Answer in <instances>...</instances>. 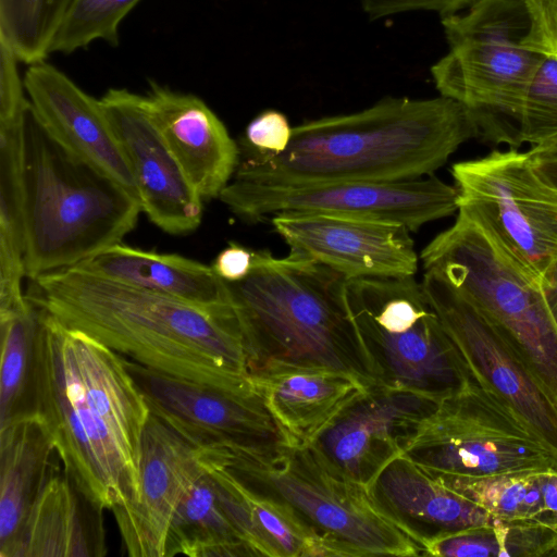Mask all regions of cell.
I'll use <instances>...</instances> for the list:
<instances>
[{"instance_id":"6da1fadb","label":"cell","mask_w":557,"mask_h":557,"mask_svg":"<svg viewBox=\"0 0 557 557\" xmlns=\"http://www.w3.org/2000/svg\"><path fill=\"white\" fill-rule=\"evenodd\" d=\"M40 311L37 416L75 487L112 510L136 493L149 406L124 356Z\"/></svg>"},{"instance_id":"7a4b0ae2","label":"cell","mask_w":557,"mask_h":557,"mask_svg":"<svg viewBox=\"0 0 557 557\" xmlns=\"http://www.w3.org/2000/svg\"><path fill=\"white\" fill-rule=\"evenodd\" d=\"M27 299L65 325L154 371L255 393L232 307H203L74 267L29 278Z\"/></svg>"},{"instance_id":"3957f363","label":"cell","mask_w":557,"mask_h":557,"mask_svg":"<svg viewBox=\"0 0 557 557\" xmlns=\"http://www.w3.org/2000/svg\"><path fill=\"white\" fill-rule=\"evenodd\" d=\"M480 135L478 113L451 98H385L359 112L294 126L280 154L239 148L233 178L270 186L418 180L434 175Z\"/></svg>"},{"instance_id":"277c9868","label":"cell","mask_w":557,"mask_h":557,"mask_svg":"<svg viewBox=\"0 0 557 557\" xmlns=\"http://www.w3.org/2000/svg\"><path fill=\"white\" fill-rule=\"evenodd\" d=\"M346 281L294 252L278 258L253 250L248 276L226 282L249 372L276 362L330 368L375 383L347 301Z\"/></svg>"},{"instance_id":"5b68a950","label":"cell","mask_w":557,"mask_h":557,"mask_svg":"<svg viewBox=\"0 0 557 557\" xmlns=\"http://www.w3.org/2000/svg\"><path fill=\"white\" fill-rule=\"evenodd\" d=\"M143 212L138 197L62 147L30 103L23 137L24 267L28 278L115 245Z\"/></svg>"},{"instance_id":"8992f818","label":"cell","mask_w":557,"mask_h":557,"mask_svg":"<svg viewBox=\"0 0 557 557\" xmlns=\"http://www.w3.org/2000/svg\"><path fill=\"white\" fill-rule=\"evenodd\" d=\"M212 453L247 490L286 509L315 540L319 557L423 555L376 508L367 486L334 472L308 445Z\"/></svg>"},{"instance_id":"52a82bcc","label":"cell","mask_w":557,"mask_h":557,"mask_svg":"<svg viewBox=\"0 0 557 557\" xmlns=\"http://www.w3.org/2000/svg\"><path fill=\"white\" fill-rule=\"evenodd\" d=\"M457 213L421 251L424 271L443 277L487 318L557 407V327L540 278L480 215L466 208Z\"/></svg>"},{"instance_id":"ba28073f","label":"cell","mask_w":557,"mask_h":557,"mask_svg":"<svg viewBox=\"0 0 557 557\" xmlns=\"http://www.w3.org/2000/svg\"><path fill=\"white\" fill-rule=\"evenodd\" d=\"M375 383L442 401L478 380L414 275L346 281Z\"/></svg>"},{"instance_id":"9c48e42d","label":"cell","mask_w":557,"mask_h":557,"mask_svg":"<svg viewBox=\"0 0 557 557\" xmlns=\"http://www.w3.org/2000/svg\"><path fill=\"white\" fill-rule=\"evenodd\" d=\"M442 24L449 51L431 69L437 90L475 111L484 135L502 141L495 114L513 120L518 131L528 86L545 58L522 44L523 0H476Z\"/></svg>"},{"instance_id":"30bf717a","label":"cell","mask_w":557,"mask_h":557,"mask_svg":"<svg viewBox=\"0 0 557 557\" xmlns=\"http://www.w3.org/2000/svg\"><path fill=\"white\" fill-rule=\"evenodd\" d=\"M401 455L426 471L468 478L557 471V455L478 381L442 400Z\"/></svg>"},{"instance_id":"8fae6325","label":"cell","mask_w":557,"mask_h":557,"mask_svg":"<svg viewBox=\"0 0 557 557\" xmlns=\"http://www.w3.org/2000/svg\"><path fill=\"white\" fill-rule=\"evenodd\" d=\"M219 199L248 223L318 214L398 224L410 232L458 211V191L434 175L401 182L270 186L232 178Z\"/></svg>"},{"instance_id":"7c38bea8","label":"cell","mask_w":557,"mask_h":557,"mask_svg":"<svg viewBox=\"0 0 557 557\" xmlns=\"http://www.w3.org/2000/svg\"><path fill=\"white\" fill-rule=\"evenodd\" d=\"M451 176L458 207L480 215L541 281L557 258V187L529 151L493 150L455 163Z\"/></svg>"},{"instance_id":"4fadbf2b","label":"cell","mask_w":557,"mask_h":557,"mask_svg":"<svg viewBox=\"0 0 557 557\" xmlns=\"http://www.w3.org/2000/svg\"><path fill=\"white\" fill-rule=\"evenodd\" d=\"M422 285L478 382L557 455V407L545 389L470 300L431 271Z\"/></svg>"},{"instance_id":"5bb4252c","label":"cell","mask_w":557,"mask_h":557,"mask_svg":"<svg viewBox=\"0 0 557 557\" xmlns=\"http://www.w3.org/2000/svg\"><path fill=\"white\" fill-rule=\"evenodd\" d=\"M441 401L380 383L352 397L308 444L334 472L368 486L404 453Z\"/></svg>"},{"instance_id":"9a60e30c","label":"cell","mask_w":557,"mask_h":557,"mask_svg":"<svg viewBox=\"0 0 557 557\" xmlns=\"http://www.w3.org/2000/svg\"><path fill=\"white\" fill-rule=\"evenodd\" d=\"M124 358L150 412L193 445L205 449L231 445L265 448L284 443L257 392L225 391Z\"/></svg>"},{"instance_id":"2e32d148","label":"cell","mask_w":557,"mask_h":557,"mask_svg":"<svg viewBox=\"0 0 557 557\" xmlns=\"http://www.w3.org/2000/svg\"><path fill=\"white\" fill-rule=\"evenodd\" d=\"M100 101L128 160L143 212L172 235L197 230L203 200L165 143L146 97L111 88Z\"/></svg>"},{"instance_id":"e0dca14e","label":"cell","mask_w":557,"mask_h":557,"mask_svg":"<svg viewBox=\"0 0 557 557\" xmlns=\"http://www.w3.org/2000/svg\"><path fill=\"white\" fill-rule=\"evenodd\" d=\"M206 458L205 448L150 413L141 438L136 493L111 510L129 556H165L173 516L206 470Z\"/></svg>"},{"instance_id":"ac0fdd59","label":"cell","mask_w":557,"mask_h":557,"mask_svg":"<svg viewBox=\"0 0 557 557\" xmlns=\"http://www.w3.org/2000/svg\"><path fill=\"white\" fill-rule=\"evenodd\" d=\"M294 252L346 280L416 275L418 255L410 231L398 224L318 214L270 219Z\"/></svg>"},{"instance_id":"d6986e66","label":"cell","mask_w":557,"mask_h":557,"mask_svg":"<svg viewBox=\"0 0 557 557\" xmlns=\"http://www.w3.org/2000/svg\"><path fill=\"white\" fill-rule=\"evenodd\" d=\"M23 82L29 103L46 131L71 153L138 197L128 160L100 99L86 94L45 61L28 65Z\"/></svg>"},{"instance_id":"ffe728a7","label":"cell","mask_w":557,"mask_h":557,"mask_svg":"<svg viewBox=\"0 0 557 557\" xmlns=\"http://www.w3.org/2000/svg\"><path fill=\"white\" fill-rule=\"evenodd\" d=\"M149 110L183 172L202 200L219 198L239 162V146L200 98L150 82Z\"/></svg>"},{"instance_id":"44dd1931","label":"cell","mask_w":557,"mask_h":557,"mask_svg":"<svg viewBox=\"0 0 557 557\" xmlns=\"http://www.w3.org/2000/svg\"><path fill=\"white\" fill-rule=\"evenodd\" d=\"M367 488L376 508L422 552L445 534L497 522L403 455L387 463Z\"/></svg>"},{"instance_id":"7402d4cb","label":"cell","mask_w":557,"mask_h":557,"mask_svg":"<svg viewBox=\"0 0 557 557\" xmlns=\"http://www.w3.org/2000/svg\"><path fill=\"white\" fill-rule=\"evenodd\" d=\"M284 443L306 446L368 384L347 372L270 362L249 372Z\"/></svg>"},{"instance_id":"603a6c76","label":"cell","mask_w":557,"mask_h":557,"mask_svg":"<svg viewBox=\"0 0 557 557\" xmlns=\"http://www.w3.org/2000/svg\"><path fill=\"white\" fill-rule=\"evenodd\" d=\"M58 456L38 416L0 429V557H16L29 515Z\"/></svg>"},{"instance_id":"cb8c5ba5","label":"cell","mask_w":557,"mask_h":557,"mask_svg":"<svg viewBox=\"0 0 557 557\" xmlns=\"http://www.w3.org/2000/svg\"><path fill=\"white\" fill-rule=\"evenodd\" d=\"M73 267L203 307L228 305L226 282L212 267L176 253L147 251L119 243Z\"/></svg>"},{"instance_id":"d4e9b609","label":"cell","mask_w":557,"mask_h":557,"mask_svg":"<svg viewBox=\"0 0 557 557\" xmlns=\"http://www.w3.org/2000/svg\"><path fill=\"white\" fill-rule=\"evenodd\" d=\"M101 512L64 471H55L29 515L16 557L106 555Z\"/></svg>"},{"instance_id":"484cf974","label":"cell","mask_w":557,"mask_h":557,"mask_svg":"<svg viewBox=\"0 0 557 557\" xmlns=\"http://www.w3.org/2000/svg\"><path fill=\"white\" fill-rule=\"evenodd\" d=\"M255 556L224 503L220 486L206 470L190 485L171 521L165 556Z\"/></svg>"},{"instance_id":"4316f807","label":"cell","mask_w":557,"mask_h":557,"mask_svg":"<svg viewBox=\"0 0 557 557\" xmlns=\"http://www.w3.org/2000/svg\"><path fill=\"white\" fill-rule=\"evenodd\" d=\"M428 472L497 521L534 522L557 529V471H522L481 478Z\"/></svg>"},{"instance_id":"83f0119b","label":"cell","mask_w":557,"mask_h":557,"mask_svg":"<svg viewBox=\"0 0 557 557\" xmlns=\"http://www.w3.org/2000/svg\"><path fill=\"white\" fill-rule=\"evenodd\" d=\"M26 111L0 117V309L10 308L26 298L22 290V281L26 276L23 232V137Z\"/></svg>"},{"instance_id":"f1b7e54d","label":"cell","mask_w":557,"mask_h":557,"mask_svg":"<svg viewBox=\"0 0 557 557\" xmlns=\"http://www.w3.org/2000/svg\"><path fill=\"white\" fill-rule=\"evenodd\" d=\"M41 311L26 299L0 309V429L37 416V361Z\"/></svg>"},{"instance_id":"f546056e","label":"cell","mask_w":557,"mask_h":557,"mask_svg":"<svg viewBox=\"0 0 557 557\" xmlns=\"http://www.w3.org/2000/svg\"><path fill=\"white\" fill-rule=\"evenodd\" d=\"M423 554L441 557H557V529L534 522L487 523L429 542Z\"/></svg>"},{"instance_id":"4dcf8cb0","label":"cell","mask_w":557,"mask_h":557,"mask_svg":"<svg viewBox=\"0 0 557 557\" xmlns=\"http://www.w3.org/2000/svg\"><path fill=\"white\" fill-rule=\"evenodd\" d=\"M74 0H0V40L28 65L45 61Z\"/></svg>"},{"instance_id":"1f68e13d","label":"cell","mask_w":557,"mask_h":557,"mask_svg":"<svg viewBox=\"0 0 557 557\" xmlns=\"http://www.w3.org/2000/svg\"><path fill=\"white\" fill-rule=\"evenodd\" d=\"M140 0H74L52 42L51 53H72L95 40L119 42V27Z\"/></svg>"},{"instance_id":"d6a6232c","label":"cell","mask_w":557,"mask_h":557,"mask_svg":"<svg viewBox=\"0 0 557 557\" xmlns=\"http://www.w3.org/2000/svg\"><path fill=\"white\" fill-rule=\"evenodd\" d=\"M557 136V57L545 55L525 92L518 122L519 143L532 147Z\"/></svg>"},{"instance_id":"836d02e7","label":"cell","mask_w":557,"mask_h":557,"mask_svg":"<svg viewBox=\"0 0 557 557\" xmlns=\"http://www.w3.org/2000/svg\"><path fill=\"white\" fill-rule=\"evenodd\" d=\"M293 127L287 117L276 110H265L247 125L239 148L265 156H276L288 147Z\"/></svg>"},{"instance_id":"e575fe53","label":"cell","mask_w":557,"mask_h":557,"mask_svg":"<svg viewBox=\"0 0 557 557\" xmlns=\"http://www.w3.org/2000/svg\"><path fill=\"white\" fill-rule=\"evenodd\" d=\"M529 29L523 46L544 55L557 57V0H523Z\"/></svg>"},{"instance_id":"d590c367","label":"cell","mask_w":557,"mask_h":557,"mask_svg":"<svg viewBox=\"0 0 557 557\" xmlns=\"http://www.w3.org/2000/svg\"><path fill=\"white\" fill-rule=\"evenodd\" d=\"M476 0H361L363 10L371 17H383L411 10L438 12L442 17L455 14Z\"/></svg>"},{"instance_id":"8d00e7d4","label":"cell","mask_w":557,"mask_h":557,"mask_svg":"<svg viewBox=\"0 0 557 557\" xmlns=\"http://www.w3.org/2000/svg\"><path fill=\"white\" fill-rule=\"evenodd\" d=\"M253 250L236 243H230L214 259L212 268L225 282H238L248 276L252 269Z\"/></svg>"},{"instance_id":"74e56055","label":"cell","mask_w":557,"mask_h":557,"mask_svg":"<svg viewBox=\"0 0 557 557\" xmlns=\"http://www.w3.org/2000/svg\"><path fill=\"white\" fill-rule=\"evenodd\" d=\"M544 301L557 327V258L540 281Z\"/></svg>"},{"instance_id":"f35d334b","label":"cell","mask_w":557,"mask_h":557,"mask_svg":"<svg viewBox=\"0 0 557 557\" xmlns=\"http://www.w3.org/2000/svg\"><path fill=\"white\" fill-rule=\"evenodd\" d=\"M533 160L557 159V136L528 150Z\"/></svg>"},{"instance_id":"ab89813d","label":"cell","mask_w":557,"mask_h":557,"mask_svg":"<svg viewBox=\"0 0 557 557\" xmlns=\"http://www.w3.org/2000/svg\"><path fill=\"white\" fill-rule=\"evenodd\" d=\"M540 173L555 187H557V159L534 160Z\"/></svg>"}]
</instances>
